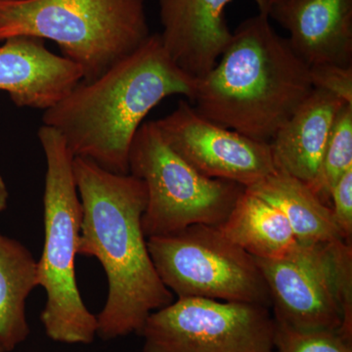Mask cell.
<instances>
[{"mask_svg": "<svg viewBox=\"0 0 352 352\" xmlns=\"http://www.w3.org/2000/svg\"><path fill=\"white\" fill-rule=\"evenodd\" d=\"M82 208L78 254L100 261L108 296L97 316V336L113 340L140 333L149 315L173 302L153 263L142 228L144 182L83 157L74 159Z\"/></svg>", "mask_w": 352, "mask_h": 352, "instance_id": "obj_1", "label": "cell"}, {"mask_svg": "<svg viewBox=\"0 0 352 352\" xmlns=\"http://www.w3.org/2000/svg\"><path fill=\"white\" fill-rule=\"evenodd\" d=\"M198 80L164 50L160 34L94 82H80L44 111L43 124L63 136L74 157L129 175L132 140L148 113L171 95L193 101Z\"/></svg>", "mask_w": 352, "mask_h": 352, "instance_id": "obj_2", "label": "cell"}, {"mask_svg": "<svg viewBox=\"0 0 352 352\" xmlns=\"http://www.w3.org/2000/svg\"><path fill=\"white\" fill-rule=\"evenodd\" d=\"M270 16L241 23L219 62L197 82L193 107L226 129L270 143L309 96V66Z\"/></svg>", "mask_w": 352, "mask_h": 352, "instance_id": "obj_3", "label": "cell"}, {"mask_svg": "<svg viewBox=\"0 0 352 352\" xmlns=\"http://www.w3.org/2000/svg\"><path fill=\"white\" fill-rule=\"evenodd\" d=\"M50 39L90 82L151 36L146 0H0V41Z\"/></svg>", "mask_w": 352, "mask_h": 352, "instance_id": "obj_4", "label": "cell"}, {"mask_svg": "<svg viewBox=\"0 0 352 352\" xmlns=\"http://www.w3.org/2000/svg\"><path fill=\"white\" fill-rule=\"evenodd\" d=\"M38 136L46 160L44 245L38 261V286L45 289L46 303L41 319L51 340L89 344L98 323L76 284L82 208L74 173L75 157L56 129L43 124Z\"/></svg>", "mask_w": 352, "mask_h": 352, "instance_id": "obj_5", "label": "cell"}, {"mask_svg": "<svg viewBox=\"0 0 352 352\" xmlns=\"http://www.w3.org/2000/svg\"><path fill=\"white\" fill-rule=\"evenodd\" d=\"M129 173L144 182L145 237L170 235L195 224L219 226L245 187L201 175L171 149L156 122L139 127L129 152Z\"/></svg>", "mask_w": 352, "mask_h": 352, "instance_id": "obj_6", "label": "cell"}, {"mask_svg": "<svg viewBox=\"0 0 352 352\" xmlns=\"http://www.w3.org/2000/svg\"><path fill=\"white\" fill-rule=\"evenodd\" d=\"M254 259L275 322L298 331H340L352 340V244H300L286 258Z\"/></svg>", "mask_w": 352, "mask_h": 352, "instance_id": "obj_7", "label": "cell"}, {"mask_svg": "<svg viewBox=\"0 0 352 352\" xmlns=\"http://www.w3.org/2000/svg\"><path fill=\"white\" fill-rule=\"evenodd\" d=\"M157 275L178 298H201L271 307L256 259L230 242L219 227L195 224L148 238Z\"/></svg>", "mask_w": 352, "mask_h": 352, "instance_id": "obj_8", "label": "cell"}, {"mask_svg": "<svg viewBox=\"0 0 352 352\" xmlns=\"http://www.w3.org/2000/svg\"><path fill=\"white\" fill-rule=\"evenodd\" d=\"M270 308L208 298H177L152 312L139 335L143 352H274Z\"/></svg>", "mask_w": 352, "mask_h": 352, "instance_id": "obj_9", "label": "cell"}, {"mask_svg": "<svg viewBox=\"0 0 352 352\" xmlns=\"http://www.w3.org/2000/svg\"><path fill=\"white\" fill-rule=\"evenodd\" d=\"M166 142L201 175L228 180L245 188L274 173L270 143L215 124L187 101L156 120Z\"/></svg>", "mask_w": 352, "mask_h": 352, "instance_id": "obj_10", "label": "cell"}, {"mask_svg": "<svg viewBox=\"0 0 352 352\" xmlns=\"http://www.w3.org/2000/svg\"><path fill=\"white\" fill-rule=\"evenodd\" d=\"M233 0H159L164 50L183 72L201 80L232 38L226 18Z\"/></svg>", "mask_w": 352, "mask_h": 352, "instance_id": "obj_11", "label": "cell"}, {"mask_svg": "<svg viewBox=\"0 0 352 352\" xmlns=\"http://www.w3.org/2000/svg\"><path fill=\"white\" fill-rule=\"evenodd\" d=\"M82 78L80 67L48 50L43 39L15 36L0 46V90L17 107L47 110Z\"/></svg>", "mask_w": 352, "mask_h": 352, "instance_id": "obj_12", "label": "cell"}, {"mask_svg": "<svg viewBox=\"0 0 352 352\" xmlns=\"http://www.w3.org/2000/svg\"><path fill=\"white\" fill-rule=\"evenodd\" d=\"M307 66H352V0H286L268 13Z\"/></svg>", "mask_w": 352, "mask_h": 352, "instance_id": "obj_13", "label": "cell"}, {"mask_svg": "<svg viewBox=\"0 0 352 352\" xmlns=\"http://www.w3.org/2000/svg\"><path fill=\"white\" fill-rule=\"evenodd\" d=\"M344 104L314 88L270 142L275 170L311 185L318 175L336 118Z\"/></svg>", "mask_w": 352, "mask_h": 352, "instance_id": "obj_14", "label": "cell"}, {"mask_svg": "<svg viewBox=\"0 0 352 352\" xmlns=\"http://www.w3.org/2000/svg\"><path fill=\"white\" fill-rule=\"evenodd\" d=\"M245 189L284 214L300 244L346 241L333 219L332 208L324 205L302 180L275 170Z\"/></svg>", "mask_w": 352, "mask_h": 352, "instance_id": "obj_15", "label": "cell"}, {"mask_svg": "<svg viewBox=\"0 0 352 352\" xmlns=\"http://www.w3.org/2000/svg\"><path fill=\"white\" fill-rule=\"evenodd\" d=\"M219 229L254 258L281 259L300 243L278 208L245 189Z\"/></svg>", "mask_w": 352, "mask_h": 352, "instance_id": "obj_16", "label": "cell"}, {"mask_svg": "<svg viewBox=\"0 0 352 352\" xmlns=\"http://www.w3.org/2000/svg\"><path fill=\"white\" fill-rule=\"evenodd\" d=\"M38 286V261L19 241L0 232V342L6 352L29 337L25 305Z\"/></svg>", "mask_w": 352, "mask_h": 352, "instance_id": "obj_17", "label": "cell"}, {"mask_svg": "<svg viewBox=\"0 0 352 352\" xmlns=\"http://www.w3.org/2000/svg\"><path fill=\"white\" fill-rule=\"evenodd\" d=\"M352 168V105L340 109L326 145L316 179L309 188L331 208V192L338 180Z\"/></svg>", "mask_w": 352, "mask_h": 352, "instance_id": "obj_18", "label": "cell"}, {"mask_svg": "<svg viewBox=\"0 0 352 352\" xmlns=\"http://www.w3.org/2000/svg\"><path fill=\"white\" fill-rule=\"evenodd\" d=\"M274 352H352L340 331H298L275 322Z\"/></svg>", "mask_w": 352, "mask_h": 352, "instance_id": "obj_19", "label": "cell"}, {"mask_svg": "<svg viewBox=\"0 0 352 352\" xmlns=\"http://www.w3.org/2000/svg\"><path fill=\"white\" fill-rule=\"evenodd\" d=\"M315 89L323 90L352 105V66L322 64L309 67Z\"/></svg>", "mask_w": 352, "mask_h": 352, "instance_id": "obj_20", "label": "cell"}, {"mask_svg": "<svg viewBox=\"0 0 352 352\" xmlns=\"http://www.w3.org/2000/svg\"><path fill=\"white\" fill-rule=\"evenodd\" d=\"M331 208L336 223L347 243L352 238V168L338 180L331 192Z\"/></svg>", "mask_w": 352, "mask_h": 352, "instance_id": "obj_21", "label": "cell"}, {"mask_svg": "<svg viewBox=\"0 0 352 352\" xmlns=\"http://www.w3.org/2000/svg\"><path fill=\"white\" fill-rule=\"evenodd\" d=\"M9 192L3 177L0 175V214L6 210L8 206Z\"/></svg>", "mask_w": 352, "mask_h": 352, "instance_id": "obj_22", "label": "cell"}, {"mask_svg": "<svg viewBox=\"0 0 352 352\" xmlns=\"http://www.w3.org/2000/svg\"><path fill=\"white\" fill-rule=\"evenodd\" d=\"M254 1H256V6H258L259 13L268 15L273 6L282 3V2L286 1V0H254Z\"/></svg>", "mask_w": 352, "mask_h": 352, "instance_id": "obj_23", "label": "cell"}, {"mask_svg": "<svg viewBox=\"0 0 352 352\" xmlns=\"http://www.w3.org/2000/svg\"><path fill=\"white\" fill-rule=\"evenodd\" d=\"M0 352H6V349H4L3 346H2L1 342H0Z\"/></svg>", "mask_w": 352, "mask_h": 352, "instance_id": "obj_24", "label": "cell"}]
</instances>
